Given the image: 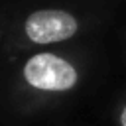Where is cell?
Masks as SVG:
<instances>
[{"label": "cell", "instance_id": "3957f363", "mask_svg": "<svg viewBox=\"0 0 126 126\" xmlns=\"http://www.w3.org/2000/svg\"><path fill=\"white\" fill-rule=\"evenodd\" d=\"M114 122H116V126H126V94H124V96L120 98V102L116 104Z\"/></svg>", "mask_w": 126, "mask_h": 126}, {"label": "cell", "instance_id": "277c9868", "mask_svg": "<svg viewBox=\"0 0 126 126\" xmlns=\"http://www.w3.org/2000/svg\"><path fill=\"white\" fill-rule=\"evenodd\" d=\"M2 35H4V26H2V22H0V43H2Z\"/></svg>", "mask_w": 126, "mask_h": 126}, {"label": "cell", "instance_id": "7a4b0ae2", "mask_svg": "<svg viewBox=\"0 0 126 126\" xmlns=\"http://www.w3.org/2000/svg\"><path fill=\"white\" fill-rule=\"evenodd\" d=\"M93 16L71 6H35L14 16L4 26L2 55L14 63L30 51L59 47L87 33L93 26Z\"/></svg>", "mask_w": 126, "mask_h": 126}, {"label": "cell", "instance_id": "6da1fadb", "mask_svg": "<svg viewBox=\"0 0 126 126\" xmlns=\"http://www.w3.org/2000/svg\"><path fill=\"white\" fill-rule=\"evenodd\" d=\"M89 67V55L79 49L59 45L30 51L12 63L8 100L18 114H37L77 93Z\"/></svg>", "mask_w": 126, "mask_h": 126}]
</instances>
